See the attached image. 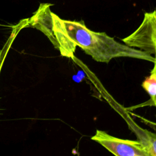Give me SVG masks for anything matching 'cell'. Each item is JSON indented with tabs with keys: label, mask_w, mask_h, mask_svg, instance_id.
<instances>
[{
	"label": "cell",
	"mask_w": 156,
	"mask_h": 156,
	"mask_svg": "<svg viewBox=\"0 0 156 156\" xmlns=\"http://www.w3.org/2000/svg\"><path fill=\"white\" fill-rule=\"evenodd\" d=\"M53 32L61 55L73 58L77 46L95 61L108 63L116 57H132L147 60L154 63L155 58L141 50L121 44L105 32H96L88 29L83 21L61 19L51 13Z\"/></svg>",
	"instance_id": "1"
},
{
	"label": "cell",
	"mask_w": 156,
	"mask_h": 156,
	"mask_svg": "<svg viewBox=\"0 0 156 156\" xmlns=\"http://www.w3.org/2000/svg\"><path fill=\"white\" fill-rule=\"evenodd\" d=\"M129 47H136L147 54L156 51V12L145 13L140 27L132 34L122 39Z\"/></svg>",
	"instance_id": "2"
},
{
	"label": "cell",
	"mask_w": 156,
	"mask_h": 156,
	"mask_svg": "<svg viewBox=\"0 0 156 156\" xmlns=\"http://www.w3.org/2000/svg\"><path fill=\"white\" fill-rule=\"evenodd\" d=\"M91 139L115 156H151L138 141L116 138L102 130H97Z\"/></svg>",
	"instance_id": "3"
},
{
	"label": "cell",
	"mask_w": 156,
	"mask_h": 156,
	"mask_svg": "<svg viewBox=\"0 0 156 156\" xmlns=\"http://www.w3.org/2000/svg\"><path fill=\"white\" fill-rule=\"evenodd\" d=\"M51 4L41 3L32 17L27 19V25L32 26L45 34L54 47L58 49V43L53 32V23L50 6Z\"/></svg>",
	"instance_id": "4"
},
{
	"label": "cell",
	"mask_w": 156,
	"mask_h": 156,
	"mask_svg": "<svg viewBox=\"0 0 156 156\" xmlns=\"http://www.w3.org/2000/svg\"><path fill=\"white\" fill-rule=\"evenodd\" d=\"M129 128L136 135L138 141L151 156H156V135L147 129H143L132 120L127 121Z\"/></svg>",
	"instance_id": "5"
},
{
	"label": "cell",
	"mask_w": 156,
	"mask_h": 156,
	"mask_svg": "<svg viewBox=\"0 0 156 156\" xmlns=\"http://www.w3.org/2000/svg\"><path fill=\"white\" fill-rule=\"evenodd\" d=\"M141 86L151 97V104L154 106L156 104V65L154 63L153 69L151 71V74L147 77L143 82Z\"/></svg>",
	"instance_id": "6"
},
{
	"label": "cell",
	"mask_w": 156,
	"mask_h": 156,
	"mask_svg": "<svg viewBox=\"0 0 156 156\" xmlns=\"http://www.w3.org/2000/svg\"><path fill=\"white\" fill-rule=\"evenodd\" d=\"M10 46V43H9V41H8L4 45L3 48L0 51V74L1 72V69L2 68L5 58L6 57L7 54L9 50Z\"/></svg>",
	"instance_id": "7"
}]
</instances>
